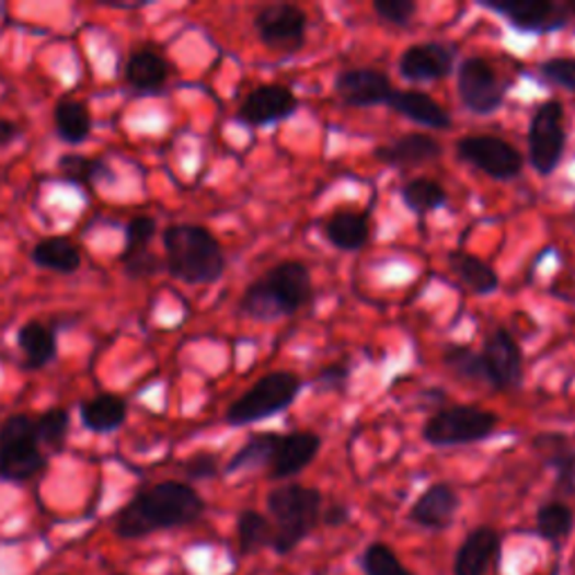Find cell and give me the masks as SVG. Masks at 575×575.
Listing matches in <instances>:
<instances>
[{"label":"cell","instance_id":"1","mask_svg":"<svg viewBox=\"0 0 575 575\" xmlns=\"http://www.w3.org/2000/svg\"><path fill=\"white\" fill-rule=\"evenodd\" d=\"M205 513L203 497L183 481H162L138 493L115 517V533L122 540H142L160 530L183 528Z\"/></svg>","mask_w":575,"mask_h":575},{"label":"cell","instance_id":"2","mask_svg":"<svg viewBox=\"0 0 575 575\" xmlns=\"http://www.w3.org/2000/svg\"><path fill=\"white\" fill-rule=\"evenodd\" d=\"M311 297V271L301 261H284L248 286L239 308L250 320L275 322L301 311Z\"/></svg>","mask_w":575,"mask_h":575},{"label":"cell","instance_id":"3","mask_svg":"<svg viewBox=\"0 0 575 575\" xmlns=\"http://www.w3.org/2000/svg\"><path fill=\"white\" fill-rule=\"evenodd\" d=\"M164 271L187 286L216 284L226 275V252L203 226L179 223L162 232Z\"/></svg>","mask_w":575,"mask_h":575},{"label":"cell","instance_id":"4","mask_svg":"<svg viewBox=\"0 0 575 575\" xmlns=\"http://www.w3.org/2000/svg\"><path fill=\"white\" fill-rule=\"evenodd\" d=\"M268 513L275 519L271 549L277 555H288L322 521V493L299 483L279 485L268 495Z\"/></svg>","mask_w":575,"mask_h":575},{"label":"cell","instance_id":"5","mask_svg":"<svg viewBox=\"0 0 575 575\" xmlns=\"http://www.w3.org/2000/svg\"><path fill=\"white\" fill-rule=\"evenodd\" d=\"M303 382L290 371H273L263 376L239 401H234L226 414L228 425L245 427L268 421L295 405Z\"/></svg>","mask_w":575,"mask_h":575},{"label":"cell","instance_id":"6","mask_svg":"<svg viewBox=\"0 0 575 575\" xmlns=\"http://www.w3.org/2000/svg\"><path fill=\"white\" fill-rule=\"evenodd\" d=\"M48 465L36 423L27 414H12L0 425V479L23 483L38 476Z\"/></svg>","mask_w":575,"mask_h":575},{"label":"cell","instance_id":"7","mask_svg":"<svg viewBox=\"0 0 575 575\" xmlns=\"http://www.w3.org/2000/svg\"><path fill=\"white\" fill-rule=\"evenodd\" d=\"M499 425V416L472 405L438 410L423 427L425 444L434 448H457L491 438Z\"/></svg>","mask_w":575,"mask_h":575},{"label":"cell","instance_id":"8","mask_svg":"<svg viewBox=\"0 0 575 575\" xmlns=\"http://www.w3.org/2000/svg\"><path fill=\"white\" fill-rule=\"evenodd\" d=\"M564 108L557 100L540 104L528 124V162L540 175H551L566 149Z\"/></svg>","mask_w":575,"mask_h":575},{"label":"cell","instance_id":"9","mask_svg":"<svg viewBox=\"0 0 575 575\" xmlns=\"http://www.w3.org/2000/svg\"><path fill=\"white\" fill-rule=\"evenodd\" d=\"M479 8L499 14L513 30L521 34H551L560 32L571 21V8L553 0H508V3H485Z\"/></svg>","mask_w":575,"mask_h":575},{"label":"cell","instance_id":"10","mask_svg":"<svg viewBox=\"0 0 575 575\" xmlns=\"http://www.w3.org/2000/svg\"><path fill=\"white\" fill-rule=\"evenodd\" d=\"M457 93L461 104L476 115H493L502 108L506 85L499 81L495 68L479 57H470L459 66Z\"/></svg>","mask_w":575,"mask_h":575},{"label":"cell","instance_id":"11","mask_svg":"<svg viewBox=\"0 0 575 575\" xmlns=\"http://www.w3.org/2000/svg\"><path fill=\"white\" fill-rule=\"evenodd\" d=\"M457 156L493 181H513L521 173V153L495 136H468L457 142Z\"/></svg>","mask_w":575,"mask_h":575},{"label":"cell","instance_id":"12","mask_svg":"<svg viewBox=\"0 0 575 575\" xmlns=\"http://www.w3.org/2000/svg\"><path fill=\"white\" fill-rule=\"evenodd\" d=\"M308 16L301 8L290 3H275L263 8L254 16V30L265 46L277 50H297L306 38Z\"/></svg>","mask_w":575,"mask_h":575},{"label":"cell","instance_id":"13","mask_svg":"<svg viewBox=\"0 0 575 575\" xmlns=\"http://www.w3.org/2000/svg\"><path fill=\"white\" fill-rule=\"evenodd\" d=\"M481 360L493 389L506 391L521 384L524 378V353L517 340L506 331L497 329L488 335L481 350Z\"/></svg>","mask_w":575,"mask_h":575},{"label":"cell","instance_id":"14","mask_svg":"<svg viewBox=\"0 0 575 575\" xmlns=\"http://www.w3.org/2000/svg\"><path fill=\"white\" fill-rule=\"evenodd\" d=\"M299 108V100L290 88L281 83H263L243 100L237 119L248 126H271L292 117Z\"/></svg>","mask_w":575,"mask_h":575},{"label":"cell","instance_id":"15","mask_svg":"<svg viewBox=\"0 0 575 575\" xmlns=\"http://www.w3.org/2000/svg\"><path fill=\"white\" fill-rule=\"evenodd\" d=\"M335 91L344 104L356 108H369L389 104L395 88L391 79L373 68H348L335 79Z\"/></svg>","mask_w":575,"mask_h":575},{"label":"cell","instance_id":"16","mask_svg":"<svg viewBox=\"0 0 575 575\" xmlns=\"http://www.w3.org/2000/svg\"><path fill=\"white\" fill-rule=\"evenodd\" d=\"M320 448H322V438L315 432L279 434L268 463L271 479L297 476L315 461Z\"/></svg>","mask_w":575,"mask_h":575},{"label":"cell","instance_id":"17","mask_svg":"<svg viewBox=\"0 0 575 575\" xmlns=\"http://www.w3.org/2000/svg\"><path fill=\"white\" fill-rule=\"evenodd\" d=\"M455 70V50L446 43H416L398 59V72L410 81L446 79Z\"/></svg>","mask_w":575,"mask_h":575},{"label":"cell","instance_id":"18","mask_svg":"<svg viewBox=\"0 0 575 575\" xmlns=\"http://www.w3.org/2000/svg\"><path fill=\"white\" fill-rule=\"evenodd\" d=\"M461 499L450 483H432L410 510V521L425 530H446L455 524Z\"/></svg>","mask_w":575,"mask_h":575},{"label":"cell","instance_id":"19","mask_svg":"<svg viewBox=\"0 0 575 575\" xmlns=\"http://www.w3.org/2000/svg\"><path fill=\"white\" fill-rule=\"evenodd\" d=\"M502 553V536L491 526L472 528L455 555V575H485Z\"/></svg>","mask_w":575,"mask_h":575},{"label":"cell","instance_id":"20","mask_svg":"<svg viewBox=\"0 0 575 575\" xmlns=\"http://www.w3.org/2000/svg\"><path fill=\"white\" fill-rule=\"evenodd\" d=\"M169 61L153 48L133 53L124 68V81L136 95H158L169 81Z\"/></svg>","mask_w":575,"mask_h":575},{"label":"cell","instance_id":"21","mask_svg":"<svg viewBox=\"0 0 575 575\" xmlns=\"http://www.w3.org/2000/svg\"><path fill=\"white\" fill-rule=\"evenodd\" d=\"M440 153H444V149H440V145L432 136H425V133H407V136L395 138L393 142L376 149V160L387 166L410 169L427 164Z\"/></svg>","mask_w":575,"mask_h":575},{"label":"cell","instance_id":"22","mask_svg":"<svg viewBox=\"0 0 575 575\" xmlns=\"http://www.w3.org/2000/svg\"><path fill=\"white\" fill-rule=\"evenodd\" d=\"M533 448L542 455L544 465L555 472V493L560 497L575 495V452L562 434H540Z\"/></svg>","mask_w":575,"mask_h":575},{"label":"cell","instance_id":"23","mask_svg":"<svg viewBox=\"0 0 575 575\" xmlns=\"http://www.w3.org/2000/svg\"><path fill=\"white\" fill-rule=\"evenodd\" d=\"M389 106L414 124L434 128V130H446L452 126L450 113L440 106L434 97L418 93V91H395L389 100Z\"/></svg>","mask_w":575,"mask_h":575},{"label":"cell","instance_id":"24","mask_svg":"<svg viewBox=\"0 0 575 575\" xmlns=\"http://www.w3.org/2000/svg\"><path fill=\"white\" fill-rule=\"evenodd\" d=\"M16 342L23 350V367L25 369H43L50 363L57 360L59 342L55 329L41 324V322H27L19 329Z\"/></svg>","mask_w":575,"mask_h":575},{"label":"cell","instance_id":"25","mask_svg":"<svg viewBox=\"0 0 575 575\" xmlns=\"http://www.w3.org/2000/svg\"><path fill=\"white\" fill-rule=\"evenodd\" d=\"M79 416L85 429L95 434H113L126 423L128 405L124 398L115 393H100L91 398V401L81 403Z\"/></svg>","mask_w":575,"mask_h":575},{"label":"cell","instance_id":"26","mask_svg":"<svg viewBox=\"0 0 575 575\" xmlns=\"http://www.w3.org/2000/svg\"><path fill=\"white\" fill-rule=\"evenodd\" d=\"M59 171L64 181L83 189H95L100 185H113L117 175L104 158H91L79 153H66L59 158Z\"/></svg>","mask_w":575,"mask_h":575},{"label":"cell","instance_id":"27","mask_svg":"<svg viewBox=\"0 0 575 575\" xmlns=\"http://www.w3.org/2000/svg\"><path fill=\"white\" fill-rule=\"evenodd\" d=\"M30 258L36 268L59 275H74L81 268V250L66 237H50L38 241L32 248Z\"/></svg>","mask_w":575,"mask_h":575},{"label":"cell","instance_id":"28","mask_svg":"<svg viewBox=\"0 0 575 575\" xmlns=\"http://www.w3.org/2000/svg\"><path fill=\"white\" fill-rule=\"evenodd\" d=\"M324 234L333 248L342 252H358L369 243L371 237L369 218L356 211H340L329 220Z\"/></svg>","mask_w":575,"mask_h":575},{"label":"cell","instance_id":"29","mask_svg":"<svg viewBox=\"0 0 575 575\" xmlns=\"http://www.w3.org/2000/svg\"><path fill=\"white\" fill-rule=\"evenodd\" d=\"M55 133L66 145H81L93 133V115L83 102L66 97L55 106Z\"/></svg>","mask_w":575,"mask_h":575},{"label":"cell","instance_id":"30","mask_svg":"<svg viewBox=\"0 0 575 575\" xmlns=\"http://www.w3.org/2000/svg\"><path fill=\"white\" fill-rule=\"evenodd\" d=\"M450 271L476 295H493L499 288V277L488 263L463 250H455L448 256Z\"/></svg>","mask_w":575,"mask_h":575},{"label":"cell","instance_id":"31","mask_svg":"<svg viewBox=\"0 0 575 575\" xmlns=\"http://www.w3.org/2000/svg\"><path fill=\"white\" fill-rule=\"evenodd\" d=\"M575 526L573 508L564 502H547L540 506L536 517V533L553 544H560L564 538L571 536Z\"/></svg>","mask_w":575,"mask_h":575},{"label":"cell","instance_id":"32","mask_svg":"<svg viewBox=\"0 0 575 575\" xmlns=\"http://www.w3.org/2000/svg\"><path fill=\"white\" fill-rule=\"evenodd\" d=\"M237 536H239V549L243 555H252L265 547L273 544L275 526L271 519L256 513V510H243L237 519Z\"/></svg>","mask_w":575,"mask_h":575},{"label":"cell","instance_id":"33","mask_svg":"<svg viewBox=\"0 0 575 575\" xmlns=\"http://www.w3.org/2000/svg\"><path fill=\"white\" fill-rule=\"evenodd\" d=\"M277 436L279 434H256L252 436L248 444L230 459V463L226 465V474H237L243 470H256V468H268L275 444H277Z\"/></svg>","mask_w":575,"mask_h":575},{"label":"cell","instance_id":"34","mask_svg":"<svg viewBox=\"0 0 575 575\" xmlns=\"http://www.w3.org/2000/svg\"><path fill=\"white\" fill-rule=\"evenodd\" d=\"M401 198L405 203V207L418 216H425L429 211H436L440 207L448 205V192L440 187L438 183L429 181V179H416L410 181L403 189H401Z\"/></svg>","mask_w":575,"mask_h":575},{"label":"cell","instance_id":"35","mask_svg":"<svg viewBox=\"0 0 575 575\" xmlns=\"http://www.w3.org/2000/svg\"><path fill=\"white\" fill-rule=\"evenodd\" d=\"M34 423H36V436L41 448L46 446L53 452H61L70 429V414L64 407H53L46 414L36 416Z\"/></svg>","mask_w":575,"mask_h":575},{"label":"cell","instance_id":"36","mask_svg":"<svg viewBox=\"0 0 575 575\" xmlns=\"http://www.w3.org/2000/svg\"><path fill=\"white\" fill-rule=\"evenodd\" d=\"M444 365L461 380L488 384V376H485V367H483L481 356L468 346H457V344L448 346L444 350Z\"/></svg>","mask_w":575,"mask_h":575},{"label":"cell","instance_id":"37","mask_svg":"<svg viewBox=\"0 0 575 575\" xmlns=\"http://www.w3.org/2000/svg\"><path fill=\"white\" fill-rule=\"evenodd\" d=\"M360 566L365 575H416L401 560H398L391 547L382 542H373L365 549L360 557Z\"/></svg>","mask_w":575,"mask_h":575},{"label":"cell","instance_id":"38","mask_svg":"<svg viewBox=\"0 0 575 575\" xmlns=\"http://www.w3.org/2000/svg\"><path fill=\"white\" fill-rule=\"evenodd\" d=\"M156 234H158V220L153 216H133L126 226V243L122 256L149 250Z\"/></svg>","mask_w":575,"mask_h":575},{"label":"cell","instance_id":"39","mask_svg":"<svg viewBox=\"0 0 575 575\" xmlns=\"http://www.w3.org/2000/svg\"><path fill=\"white\" fill-rule=\"evenodd\" d=\"M540 77L553 85L564 88L568 93H575V59L571 57H553L540 64Z\"/></svg>","mask_w":575,"mask_h":575},{"label":"cell","instance_id":"40","mask_svg":"<svg viewBox=\"0 0 575 575\" xmlns=\"http://www.w3.org/2000/svg\"><path fill=\"white\" fill-rule=\"evenodd\" d=\"M373 12L378 14V19H382L389 25L405 27L414 21L418 5L414 0H376Z\"/></svg>","mask_w":575,"mask_h":575},{"label":"cell","instance_id":"41","mask_svg":"<svg viewBox=\"0 0 575 575\" xmlns=\"http://www.w3.org/2000/svg\"><path fill=\"white\" fill-rule=\"evenodd\" d=\"M122 263H124V275L128 279H149L164 268V258H160L151 250L130 254V256H122Z\"/></svg>","mask_w":575,"mask_h":575},{"label":"cell","instance_id":"42","mask_svg":"<svg viewBox=\"0 0 575 575\" xmlns=\"http://www.w3.org/2000/svg\"><path fill=\"white\" fill-rule=\"evenodd\" d=\"M181 468H183V474L192 481H207L220 472L218 457L211 452H198V455L189 457Z\"/></svg>","mask_w":575,"mask_h":575},{"label":"cell","instance_id":"43","mask_svg":"<svg viewBox=\"0 0 575 575\" xmlns=\"http://www.w3.org/2000/svg\"><path fill=\"white\" fill-rule=\"evenodd\" d=\"M346 382H348V369L344 365H331L315 376L313 387L320 393H331V391H344Z\"/></svg>","mask_w":575,"mask_h":575},{"label":"cell","instance_id":"44","mask_svg":"<svg viewBox=\"0 0 575 575\" xmlns=\"http://www.w3.org/2000/svg\"><path fill=\"white\" fill-rule=\"evenodd\" d=\"M348 519H350V508L344 504H333L326 510H322V524L329 528H340L348 524Z\"/></svg>","mask_w":575,"mask_h":575},{"label":"cell","instance_id":"45","mask_svg":"<svg viewBox=\"0 0 575 575\" xmlns=\"http://www.w3.org/2000/svg\"><path fill=\"white\" fill-rule=\"evenodd\" d=\"M21 136V128L16 122L12 119H3L0 117V147H8L10 142H14Z\"/></svg>","mask_w":575,"mask_h":575}]
</instances>
